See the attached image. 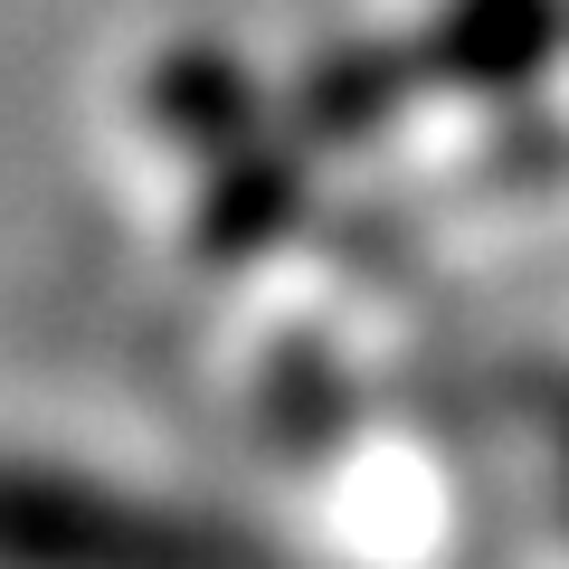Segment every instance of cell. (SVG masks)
<instances>
[{
    "mask_svg": "<svg viewBox=\"0 0 569 569\" xmlns=\"http://www.w3.org/2000/svg\"><path fill=\"white\" fill-rule=\"evenodd\" d=\"M0 569H276L247 531L96 466L0 456Z\"/></svg>",
    "mask_w": 569,
    "mask_h": 569,
    "instance_id": "cell-1",
    "label": "cell"
}]
</instances>
